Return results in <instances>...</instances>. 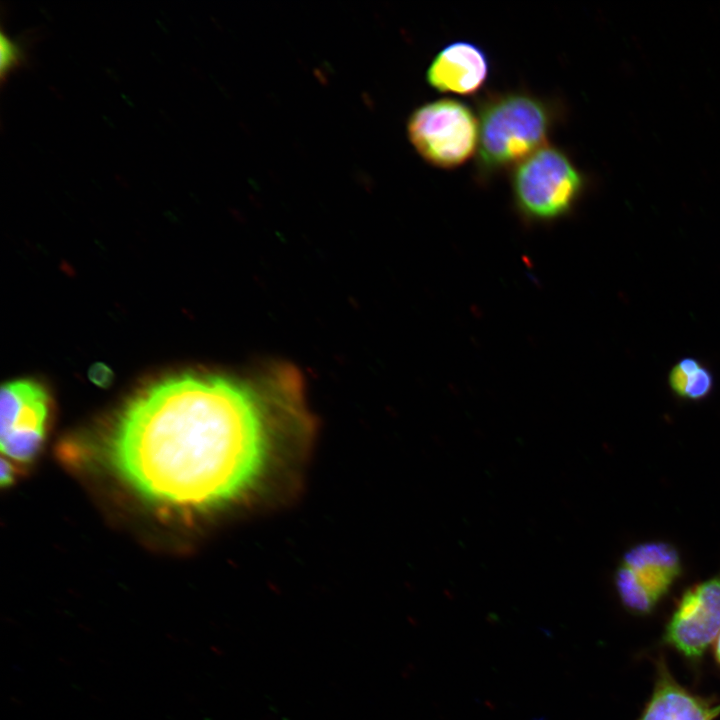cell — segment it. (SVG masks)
I'll return each mask as SVG.
<instances>
[{"mask_svg":"<svg viewBox=\"0 0 720 720\" xmlns=\"http://www.w3.org/2000/svg\"><path fill=\"white\" fill-rule=\"evenodd\" d=\"M230 377L183 373L139 392L106 440L112 470L155 505L202 511L251 487L270 449L267 401Z\"/></svg>","mask_w":720,"mask_h":720,"instance_id":"cell-1","label":"cell"},{"mask_svg":"<svg viewBox=\"0 0 720 720\" xmlns=\"http://www.w3.org/2000/svg\"><path fill=\"white\" fill-rule=\"evenodd\" d=\"M479 120L477 164L485 176L516 167L546 146L553 114L540 98L509 92L487 98Z\"/></svg>","mask_w":720,"mask_h":720,"instance_id":"cell-2","label":"cell"},{"mask_svg":"<svg viewBox=\"0 0 720 720\" xmlns=\"http://www.w3.org/2000/svg\"><path fill=\"white\" fill-rule=\"evenodd\" d=\"M584 178L566 153L544 146L513 171L515 203L527 218L554 220L566 215L583 191Z\"/></svg>","mask_w":720,"mask_h":720,"instance_id":"cell-3","label":"cell"},{"mask_svg":"<svg viewBox=\"0 0 720 720\" xmlns=\"http://www.w3.org/2000/svg\"><path fill=\"white\" fill-rule=\"evenodd\" d=\"M407 131L418 154L439 168L462 165L478 148L479 123L471 109L455 99L421 105L410 115Z\"/></svg>","mask_w":720,"mask_h":720,"instance_id":"cell-4","label":"cell"},{"mask_svg":"<svg viewBox=\"0 0 720 720\" xmlns=\"http://www.w3.org/2000/svg\"><path fill=\"white\" fill-rule=\"evenodd\" d=\"M679 550L670 542L650 540L628 548L614 572V585L623 606L648 614L682 576Z\"/></svg>","mask_w":720,"mask_h":720,"instance_id":"cell-5","label":"cell"},{"mask_svg":"<svg viewBox=\"0 0 720 720\" xmlns=\"http://www.w3.org/2000/svg\"><path fill=\"white\" fill-rule=\"evenodd\" d=\"M49 399L38 383L20 379L1 388L0 444L2 455L20 463L39 453L46 432Z\"/></svg>","mask_w":720,"mask_h":720,"instance_id":"cell-6","label":"cell"},{"mask_svg":"<svg viewBox=\"0 0 720 720\" xmlns=\"http://www.w3.org/2000/svg\"><path fill=\"white\" fill-rule=\"evenodd\" d=\"M720 634V572L689 586L666 625L664 642L689 659L700 658Z\"/></svg>","mask_w":720,"mask_h":720,"instance_id":"cell-7","label":"cell"},{"mask_svg":"<svg viewBox=\"0 0 720 720\" xmlns=\"http://www.w3.org/2000/svg\"><path fill=\"white\" fill-rule=\"evenodd\" d=\"M489 62L484 51L467 41L443 47L426 72L431 87L439 92L471 95L485 83Z\"/></svg>","mask_w":720,"mask_h":720,"instance_id":"cell-8","label":"cell"},{"mask_svg":"<svg viewBox=\"0 0 720 720\" xmlns=\"http://www.w3.org/2000/svg\"><path fill=\"white\" fill-rule=\"evenodd\" d=\"M719 713L720 705L681 687L660 662L653 693L638 720H714Z\"/></svg>","mask_w":720,"mask_h":720,"instance_id":"cell-9","label":"cell"},{"mask_svg":"<svg viewBox=\"0 0 720 720\" xmlns=\"http://www.w3.org/2000/svg\"><path fill=\"white\" fill-rule=\"evenodd\" d=\"M668 383L677 397L683 400L699 401L711 393L713 376L698 360L685 358L671 369Z\"/></svg>","mask_w":720,"mask_h":720,"instance_id":"cell-10","label":"cell"},{"mask_svg":"<svg viewBox=\"0 0 720 720\" xmlns=\"http://www.w3.org/2000/svg\"><path fill=\"white\" fill-rule=\"evenodd\" d=\"M1 79L4 81L11 72L25 61L23 47L4 31L1 33Z\"/></svg>","mask_w":720,"mask_h":720,"instance_id":"cell-11","label":"cell"},{"mask_svg":"<svg viewBox=\"0 0 720 720\" xmlns=\"http://www.w3.org/2000/svg\"><path fill=\"white\" fill-rule=\"evenodd\" d=\"M17 469L10 459L2 456L0 468V485L2 488L10 486L16 480Z\"/></svg>","mask_w":720,"mask_h":720,"instance_id":"cell-12","label":"cell"},{"mask_svg":"<svg viewBox=\"0 0 720 720\" xmlns=\"http://www.w3.org/2000/svg\"><path fill=\"white\" fill-rule=\"evenodd\" d=\"M90 379L97 385L106 386L112 380V372L103 364H97L89 372Z\"/></svg>","mask_w":720,"mask_h":720,"instance_id":"cell-13","label":"cell"},{"mask_svg":"<svg viewBox=\"0 0 720 720\" xmlns=\"http://www.w3.org/2000/svg\"><path fill=\"white\" fill-rule=\"evenodd\" d=\"M715 656H716L717 661L720 663V634L717 637L716 643H715Z\"/></svg>","mask_w":720,"mask_h":720,"instance_id":"cell-14","label":"cell"}]
</instances>
